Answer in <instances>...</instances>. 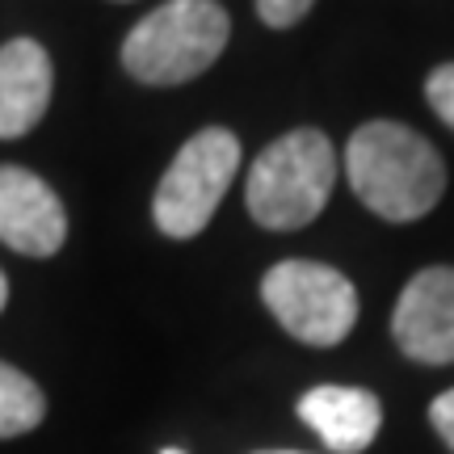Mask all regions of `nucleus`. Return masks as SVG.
<instances>
[{
    "label": "nucleus",
    "mask_w": 454,
    "mask_h": 454,
    "mask_svg": "<svg viewBox=\"0 0 454 454\" xmlns=\"http://www.w3.org/2000/svg\"><path fill=\"white\" fill-rule=\"evenodd\" d=\"M345 173L362 207L387 223H412L438 207L446 164L425 135L400 122H362L345 147Z\"/></svg>",
    "instance_id": "1"
},
{
    "label": "nucleus",
    "mask_w": 454,
    "mask_h": 454,
    "mask_svg": "<svg viewBox=\"0 0 454 454\" xmlns=\"http://www.w3.org/2000/svg\"><path fill=\"white\" fill-rule=\"evenodd\" d=\"M337 181V152L325 130L299 127L282 135L248 168V215L270 231H294L325 211Z\"/></svg>",
    "instance_id": "2"
},
{
    "label": "nucleus",
    "mask_w": 454,
    "mask_h": 454,
    "mask_svg": "<svg viewBox=\"0 0 454 454\" xmlns=\"http://www.w3.org/2000/svg\"><path fill=\"white\" fill-rule=\"evenodd\" d=\"M231 21L219 0H168L122 43V67L139 84H185L223 55Z\"/></svg>",
    "instance_id": "3"
},
{
    "label": "nucleus",
    "mask_w": 454,
    "mask_h": 454,
    "mask_svg": "<svg viewBox=\"0 0 454 454\" xmlns=\"http://www.w3.org/2000/svg\"><path fill=\"white\" fill-rule=\"evenodd\" d=\"M236 168H240V139L223 127L198 130L173 156L168 173L156 185V198H152L156 227L173 240L198 236L219 211L227 185L236 181Z\"/></svg>",
    "instance_id": "4"
},
{
    "label": "nucleus",
    "mask_w": 454,
    "mask_h": 454,
    "mask_svg": "<svg viewBox=\"0 0 454 454\" xmlns=\"http://www.w3.org/2000/svg\"><path fill=\"white\" fill-rule=\"evenodd\" d=\"M261 299L294 340L316 349L340 345L357 325L354 282L320 261H278L261 282Z\"/></svg>",
    "instance_id": "5"
},
{
    "label": "nucleus",
    "mask_w": 454,
    "mask_h": 454,
    "mask_svg": "<svg viewBox=\"0 0 454 454\" xmlns=\"http://www.w3.org/2000/svg\"><path fill=\"white\" fill-rule=\"evenodd\" d=\"M391 337L400 354L425 366H450L454 362V270L429 265L400 291Z\"/></svg>",
    "instance_id": "6"
},
{
    "label": "nucleus",
    "mask_w": 454,
    "mask_h": 454,
    "mask_svg": "<svg viewBox=\"0 0 454 454\" xmlns=\"http://www.w3.org/2000/svg\"><path fill=\"white\" fill-rule=\"evenodd\" d=\"M67 236L59 194L30 168L0 164V240L21 257H51Z\"/></svg>",
    "instance_id": "7"
},
{
    "label": "nucleus",
    "mask_w": 454,
    "mask_h": 454,
    "mask_svg": "<svg viewBox=\"0 0 454 454\" xmlns=\"http://www.w3.org/2000/svg\"><path fill=\"white\" fill-rule=\"evenodd\" d=\"M55 89L51 55L34 38L0 47V139H17L43 122Z\"/></svg>",
    "instance_id": "8"
},
{
    "label": "nucleus",
    "mask_w": 454,
    "mask_h": 454,
    "mask_svg": "<svg viewBox=\"0 0 454 454\" xmlns=\"http://www.w3.org/2000/svg\"><path fill=\"white\" fill-rule=\"evenodd\" d=\"M299 417L333 454H362L379 438L383 404L362 387H311L299 400Z\"/></svg>",
    "instance_id": "9"
},
{
    "label": "nucleus",
    "mask_w": 454,
    "mask_h": 454,
    "mask_svg": "<svg viewBox=\"0 0 454 454\" xmlns=\"http://www.w3.org/2000/svg\"><path fill=\"white\" fill-rule=\"evenodd\" d=\"M47 417V400L43 387L30 374H21L17 366L0 362V438H21L38 429Z\"/></svg>",
    "instance_id": "10"
},
{
    "label": "nucleus",
    "mask_w": 454,
    "mask_h": 454,
    "mask_svg": "<svg viewBox=\"0 0 454 454\" xmlns=\"http://www.w3.org/2000/svg\"><path fill=\"white\" fill-rule=\"evenodd\" d=\"M425 98L434 106L442 122L454 130V64H442L429 72V81H425Z\"/></svg>",
    "instance_id": "11"
},
{
    "label": "nucleus",
    "mask_w": 454,
    "mask_h": 454,
    "mask_svg": "<svg viewBox=\"0 0 454 454\" xmlns=\"http://www.w3.org/2000/svg\"><path fill=\"white\" fill-rule=\"evenodd\" d=\"M316 0H257V17L270 30H291L294 21H303L311 13Z\"/></svg>",
    "instance_id": "12"
},
{
    "label": "nucleus",
    "mask_w": 454,
    "mask_h": 454,
    "mask_svg": "<svg viewBox=\"0 0 454 454\" xmlns=\"http://www.w3.org/2000/svg\"><path fill=\"white\" fill-rule=\"evenodd\" d=\"M429 421H434V429H438V438L454 450V387L442 391L438 400L429 404Z\"/></svg>",
    "instance_id": "13"
},
{
    "label": "nucleus",
    "mask_w": 454,
    "mask_h": 454,
    "mask_svg": "<svg viewBox=\"0 0 454 454\" xmlns=\"http://www.w3.org/2000/svg\"><path fill=\"white\" fill-rule=\"evenodd\" d=\"M4 303H9V278L0 274V311H4Z\"/></svg>",
    "instance_id": "14"
},
{
    "label": "nucleus",
    "mask_w": 454,
    "mask_h": 454,
    "mask_svg": "<svg viewBox=\"0 0 454 454\" xmlns=\"http://www.w3.org/2000/svg\"><path fill=\"white\" fill-rule=\"evenodd\" d=\"M265 454H299V450H265Z\"/></svg>",
    "instance_id": "15"
},
{
    "label": "nucleus",
    "mask_w": 454,
    "mask_h": 454,
    "mask_svg": "<svg viewBox=\"0 0 454 454\" xmlns=\"http://www.w3.org/2000/svg\"><path fill=\"white\" fill-rule=\"evenodd\" d=\"M164 454H185V450H164Z\"/></svg>",
    "instance_id": "16"
}]
</instances>
